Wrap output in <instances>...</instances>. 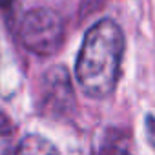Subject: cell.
<instances>
[{"mask_svg": "<svg viewBox=\"0 0 155 155\" xmlns=\"http://www.w3.org/2000/svg\"><path fill=\"white\" fill-rule=\"evenodd\" d=\"M124 57V33L111 18L93 24L82 40L75 66L81 90L91 99H104L113 93L120 77Z\"/></svg>", "mask_w": 155, "mask_h": 155, "instance_id": "obj_1", "label": "cell"}, {"mask_svg": "<svg viewBox=\"0 0 155 155\" xmlns=\"http://www.w3.org/2000/svg\"><path fill=\"white\" fill-rule=\"evenodd\" d=\"M42 106L51 113H66L73 106V90L69 75L62 66L48 71L42 79Z\"/></svg>", "mask_w": 155, "mask_h": 155, "instance_id": "obj_3", "label": "cell"}, {"mask_svg": "<svg viewBox=\"0 0 155 155\" xmlns=\"http://www.w3.org/2000/svg\"><path fill=\"white\" fill-rule=\"evenodd\" d=\"M146 135L151 146H155V117H146Z\"/></svg>", "mask_w": 155, "mask_h": 155, "instance_id": "obj_6", "label": "cell"}, {"mask_svg": "<svg viewBox=\"0 0 155 155\" xmlns=\"http://www.w3.org/2000/svg\"><path fill=\"white\" fill-rule=\"evenodd\" d=\"M53 151H57V148L49 144L46 139L37 135H28L15 148V153H53Z\"/></svg>", "mask_w": 155, "mask_h": 155, "instance_id": "obj_4", "label": "cell"}, {"mask_svg": "<svg viewBox=\"0 0 155 155\" xmlns=\"http://www.w3.org/2000/svg\"><path fill=\"white\" fill-rule=\"evenodd\" d=\"M11 4H13V0H0V11L9 9V8H11Z\"/></svg>", "mask_w": 155, "mask_h": 155, "instance_id": "obj_7", "label": "cell"}, {"mask_svg": "<svg viewBox=\"0 0 155 155\" xmlns=\"http://www.w3.org/2000/svg\"><path fill=\"white\" fill-rule=\"evenodd\" d=\"M15 140H13V131L6 126H0V153H15Z\"/></svg>", "mask_w": 155, "mask_h": 155, "instance_id": "obj_5", "label": "cell"}, {"mask_svg": "<svg viewBox=\"0 0 155 155\" xmlns=\"http://www.w3.org/2000/svg\"><path fill=\"white\" fill-rule=\"evenodd\" d=\"M64 20L53 9H31L20 24V40L26 49L35 55H53L64 42Z\"/></svg>", "mask_w": 155, "mask_h": 155, "instance_id": "obj_2", "label": "cell"}]
</instances>
